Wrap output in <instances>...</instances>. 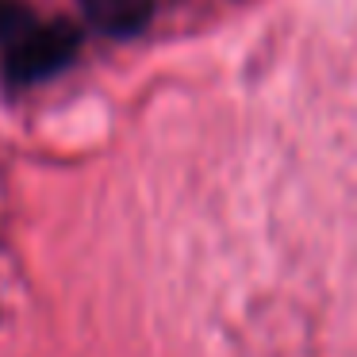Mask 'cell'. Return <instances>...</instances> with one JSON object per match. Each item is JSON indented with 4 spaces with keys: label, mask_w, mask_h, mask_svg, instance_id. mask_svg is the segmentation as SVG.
<instances>
[{
    "label": "cell",
    "mask_w": 357,
    "mask_h": 357,
    "mask_svg": "<svg viewBox=\"0 0 357 357\" xmlns=\"http://www.w3.org/2000/svg\"><path fill=\"white\" fill-rule=\"evenodd\" d=\"M81 47L77 27L70 24H35L27 35H20L8 47V58H4V70L16 85H35V81L54 77L58 70L73 62Z\"/></svg>",
    "instance_id": "6da1fadb"
},
{
    "label": "cell",
    "mask_w": 357,
    "mask_h": 357,
    "mask_svg": "<svg viewBox=\"0 0 357 357\" xmlns=\"http://www.w3.org/2000/svg\"><path fill=\"white\" fill-rule=\"evenodd\" d=\"M85 16L93 20L96 31L104 35H135L146 27L154 0H81Z\"/></svg>",
    "instance_id": "7a4b0ae2"
},
{
    "label": "cell",
    "mask_w": 357,
    "mask_h": 357,
    "mask_svg": "<svg viewBox=\"0 0 357 357\" xmlns=\"http://www.w3.org/2000/svg\"><path fill=\"white\" fill-rule=\"evenodd\" d=\"M35 24H39V20H35V12L27 8V4H20V0H0V47L4 50H8L20 35L31 31Z\"/></svg>",
    "instance_id": "3957f363"
}]
</instances>
